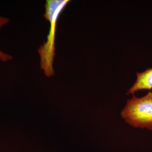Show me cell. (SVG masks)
I'll list each match as a JSON object with an SVG mask.
<instances>
[{"instance_id":"obj_1","label":"cell","mask_w":152,"mask_h":152,"mask_svg":"<svg viewBox=\"0 0 152 152\" xmlns=\"http://www.w3.org/2000/svg\"><path fill=\"white\" fill-rule=\"evenodd\" d=\"M69 0H47L44 17L50 23V29L46 41L38 49L40 67L45 75L51 77L54 75L53 63L55 55V33L56 23L60 14L65 9Z\"/></svg>"},{"instance_id":"obj_2","label":"cell","mask_w":152,"mask_h":152,"mask_svg":"<svg viewBox=\"0 0 152 152\" xmlns=\"http://www.w3.org/2000/svg\"><path fill=\"white\" fill-rule=\"evenodd\" d=\"M121 114L131 126L152 130V92L149 91L141 98L133 95L127 101Z\"/></svg>"},{"instance_id":"obj_3","label":"cell","mask_w":152,"mask_h":152,"mask_svg":"<svg viewBox=\"0 0 152 152\" xmlns=\"http://www.w3.org/2000/svg\"><path fill=\"white\" fill-rule=\"evenodd\" d=\"M136 75V81L129 88L127 95H134L135 92L140 90L152 89V68H148L142 72H137Z\"/></svg>"},{"instance_id":"obj_4","label":"cell","mask_w":152,"mask_h":152,"mask_svg":"<svg viewBox=\"0 0 152 152\" xmlns=\"http://www.w3.org/2000/svg\"><path fill=\"white\" fill-rule=\"evenodd\" d=\"M9 22V19L6 17L0 16V28L4 26ZM12 59V56L0 50V60L2 61H7Z\"/></svg>"}]
</instances>
